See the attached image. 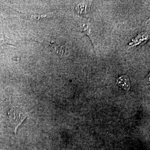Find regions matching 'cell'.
Segmentation results:
<instances>
[{"mask_svg": "<svg viewBox=\"0 0 150 150\" xmlns=\"http://www.w3.org/2000/svg\"><path fill=\"white\" fill-rule=\"evenodd\" d=\"M12 42V40L8 38L3 33L0 31V46L5 44H8L14 46Z\"/></svg>", "mask_w": 150, "mask_h": 150, "instance_id": "3", "label": "cell"}, {"mask_svg": "<svg viewBox=\"0 0 150 150\" xmlns=\"http://www.w3.org/2000/svg\"><path fill=\"white\" fill-rule=\"evenodd\" d=\"M87 6L85 3H81L78 4L76 7V11L79 14L83 15L86 13Z\"/></svg>", "mask_w": 150, "mask_h": 150, "instance_id": "4", "label": "cell"}, {"mask_svg": "<svg viewBox=\"0 0 150 150\" xmlns=\"http://www.w3.org/2000/svg\"><path fill=\"white\" fill-rule=\"evenodd\" d=\"M117 83L127 91H129L131 87L129 78L125 75L121 76L117 79Z\"/></svg>", "mask_w": 150, "mask_h": 150, "instance_id": "2", "label": "cell"}, {"mask_svg": "<svg viewBox=\"0 0 150 150\" xmlns=\"http://www.w3.org/2000/svg\"><path fill=\"white\" fill-rule=\"evenodd\" d=\"M9 107L10 110L8 112V115L9 117L11 124L12 126L14 132L16 135L17 129L23 123L27 115L19 110L16 108L14 107L11 101Z\"/></svg>", "mask_w": 150, "mask_h": 150, "instance_id": "1", "label": "cell"}, {"mask_svg": "<svg viewBox=\"0 0 150 150\" xmlns=\"http://www.w3.org/2000/svg\"></svg>", "mask_w": 150, "mask_h": 150, "instance_id": "5", "label": "cell"}]
</instances>
